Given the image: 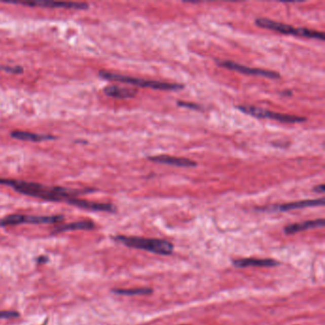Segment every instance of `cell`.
Wrapping results in <instances>:
<instances>
[{"label":"cell","mask_w":325,"mask_h":325,"mask_svg":"<svg viewBox=\"0 0 325 325\" xmlns=\"http://www.w3.org/2000/svg\"><path fill=\"white\" fill-rule=\"evenodd\" d=\"M324 225V220L319 219V220H314V221H306V222H300V223H294L286 226L284 228L285 234L292 235L296 233H300L302 231L309 230V229H314L317 227H323Z\"/></svg>","instance_id":"obj_12"},{"label":"cell","mask_w":325,"mask_h":325,"mask_svg":"<svg viewBox=\"0 0 325 325\" xmlns=\"http://www.w3.org/2000/svg\"><path fill=\"white\" fill-rule=\"evenodd\" d=\"M314 191L317 192V193H324V185L323 184L317 185L316 187H314Z\"/></svg>","instance_id":"obj_20"},{"label":"cell","mask_w":325,"mask_h":325,"mask_svg":"<svg viewBox=\"0 0 325 325\" xmlns=\"http://www.w3.org/2000/svg\"><path fill=\"white\" fill-rule=\"evenodd\" d=\"M113 293L120 296H147L153 293L151 288H135V289H114Z\"/></svg>","instance_id":"obj_16"},{"label":"cell","mask_w":325,"mask_h":325,"mask_svg":"<svg viewBox=\"0 0 325 325\" xmlns=\"http://www.w3.org/2000/svg\"><path fill=\"white\" fill-rule=\"evenodd\" d=\"M177 105L182 106V107H185V108H189V109H193V110H201L200 106L197 105L195 103H190V102H183V101H178Z\"/></svg>","instance_id":"obj_19"},{"label":"cell","mask_w":325,"mask_h":325,"mask_svg":"<svg viewBox=\"0 0 325 325\" xmlns=\"http://www.w3.org/2000/svg\"><path fill=\"white\" fill-rule=\"evenodd\" d=\"M234 266L238 268L245 267H273L277 266L279 263L277 261L271 259H255V258H246V259H235L232 261Z\"/></svg>","instance_id":"obj_10"},{"label":"cell","mask_w":325,"mask_h":325,"mask_svg":"<svg viewBox=\"0 0 325 325\" xmlns=\"http://www.w3.org/2000/svg\"><path fill=\"white\" fill-rule=\"evenodd\" d=\"M95 228V223L90 221H81V222H71L64 225L56 226L53 231V234H58L66 231L73 230H91Z\"/></svg>","instance_id":"obj_15"},{"label":"cell","mask_w":325,"mask_h":325,"mask_svg":"<svg viewBox=\"0 0 325 325\" xmlns=\"http://www.w3.org/2000/svg\"><path fill=\"white\" fill-rule=\"evenodd\" d=\"M255 23L257 26L263 28V29H268L271 31L280 32L283 34H292L296 37H303V38H308V39H315V40H324V34L322 32L313 31L309 29L305 28H295L291 25H286V24L277 22L271 19L267 18H257L255 20Z\"/></svg>","instance_id":"obj_4"},{"label":"cell","mask_w":325,"mask_h":325,"mask_svg":"<svg viewBox=\"0 0 325 325\" xmlns=\"http://www.w3.org/2000/svg\"><path fill=\"white\" fill-rule=\"evenodd\" d=\"M63 215H29V214H11L0 220V227L13 226L22 223L32 224H54L63 221Z\"/></svg>","instance_id":"obj_5"},{"label":"cell","mask_w":325,"mask_h":325,"mask_svg":"<svg viewBox=\"0 0 325 325\" xmlns=\"http://www.w3.org/2000/svg\"><path fill=\"white\" fill-rule=\"evenodd\" d=\"M99 77L101 79L110 81H116V82H121L126 83L129 85H134L137 87L151 88V89H157V90H166V91H177L182 90L184 88L183 84L177 83H166V82H160V81H155V80H140L135 79L129 76H123L116 73H111L108 71H99Z\"/></svg>","instance_id":"obj_3"},{"label":"cell","mask_w":325,"mask_h":325,"mask_svg":"<svg viewBox=\"0 0 325 325\" xmlns=\"http://www.w3.org/2000/svg\"><path fill=\"white\" fill-rule=\"evenodd\" d=\"M13 4H21L31 7H43V8L73 9V10H87V3L78 2H58V1H35V2H8Z\"/></svg>","instance_id":"obj_8"},{"label":"cell","mask_w":325,"mask_h":325,"mask_svg":"<svg viewBox=\"0 0 325 325\" xmlns=\"http://www.w3.org/2000/svg\"><path fill=\"white\" fill-rule=\"evenodd\" d=\"M216 63L219 66H222L223 68L229 69L232 71H238L240 74H244V75L258 76V77H262V78H266V79H270V80H279L280 79V75L277 71L250 68V67H246L244 65H240V64L236 63V62L230 61V60H216Z\"/></svg>","instance_id":"obj_7"},{"label":"cell","mask_w":325,"mask_h":325,"mask_svg":"<svg viewBox=\"0 0 325 325\" xmlns=\"http://www.w3.org/2000/svg\"><path fill=\"white\" fill-rule=\"evenodd\" d=\"M11 136L23 141H32V142H40L45 140H53L56 139V136L54 135H41V134H35L31 132H25V131H19L16 130L11 133Z\"/></svg>","instance_id":"obj_14"},{"label":"cell","mask_w":325,"mask_h":325,"mask_svg":"<svg viewBox=\"0 0 325 325\" xmlns=\"http://www.w3.org/2000/svg\"><path fill=\"white\" fill-rule=\"evenodd\" d=\"M148 159L152 162L156 163H161V164H168L177 167H195L197 166V162L191 160V159H183V158H176V157H171L166 155H160V156H155V157H149Z\"/></svg>","instance_id":"obj_11"},{"label":"cell","mask_w":325,"mask_h":325,"mask_svg":"<svg viewBox=\"0 0 325 325\" xmlns=\"http://www.w3.org/2000/svg\"><path fill=\"white\" fill-rule=\"evenodd\" d=\"M114 239L124 245L151 252L154 254L168 256L174 251V245L163 239L158 238H139V237H127V236H117Z\"/></svg>","instance_id":"obj_2"},{"label":"cell","mask_w":325,"mask_h":325,"mask_svg":"<svg viewBox=\"0 0 325 325\" xmlns=\"http://www.w3.org/2000/svg\"><path fill=\"white\" fill-rule=\"evenodd\" d=\"M238 109L243 112L246 115L252 116L257 119H273V120H277V121L284 122V123H302L306 120V119L302 118V117L279 114V113H276V112L261 109V108L254 107V106H238Z\"/></svg>","instance_id":"obj_6"},{"label":"cell","mask_w":325,"mask_h":325,"mask_svg":"<svg viewBox=\"0 0 325 325\" xmlns=\"http://www.w3.org/2000/svg\"><path fill=\"white\" fill-rule=\"evenodd\" d=\"M19 317V314L15 311H0V319H11Z\"/></svg>","instance_id":"obj_18"},{"label":"cell","mask_w":325,"mask_h":325,"mask_svg":"<svg viewBox=\"0 0 325 325\" xmlns=\"http://www.w3.org/2000/svg\"><path fill=\"white\" fill-rule=\"evenodd\" d=\"M0 70L7 71V73H11V74H21L23 73V69L22 67L19 66H4V65H0Z\"/></svg>","instance_id":"obj_17"},{"label":"cell","mask_w":325,"mask_h":325,"mask_svg":"<svg viewBox=\"0 0 325 325\" xmlns=\"http://www.w3.org/2000/svg\"><path fill=\"white\" fill-rule=\"evenodd\" d=\"M104 94L110 97L125 99V98L135 97L137 94V91L135 89L120 87L119 85H110L104 88Z\"/></svg>","instance_id":"obj_13"},{"label":"cell","mask_w":325,"mask_h":325,"mask_svg":"<svg viewBox=\"0 0 325 325\" xmlns=\"http://www.w3.org/2000/svg\"><path fill=\"white\" fill-rule=\"evenodd\" d=\"M324 205V198H317V199H307V200H301L296 202H290L281 205L271 206L269 211H278V212H287L291 210H298L307 207L323 206Z\"/></svg>","instance_id":"obj_9"},{"label":"cell","mask_w":325,"mask_h":325,"mask_svg":"<svg viewBox=\"0 0 325 325\" xmlns=\"http://www.w3.org/2000/svg\"><path fill=\"white\" fill-rule=\"evenodd\" d=\"M0 184L10 186L16 192L32 198H40L48 201H65L71 205H74L77 196L93 192L92 189L89 191L74 190L63 187H51L40 183H28L8 178H0Z\"/></svg>","instance_id":"obj_1"},{"label":"cell","mask_w":325,"mask_h":325,"mask_svg":"<svg viewBox=\"0 0 325 325\" xmlns=\"http://www.w3.org/2000/svg\"><path fill=\"white\" fill-rule=\"evenodd\" d=\"M183 325H185V324H183Z\"/></svg>","instance_id":"obj_21"}]
</instances>
